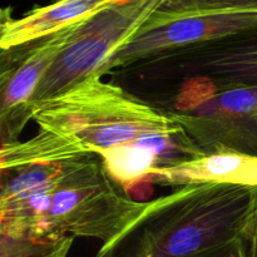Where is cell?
I'll return each instance as SVG.
<instances>
[{
	"label": "cell",
	"mask_w": 257,
	"mask_h": 257,
	"mask_svg": "<svg viewBox=\"0 0 257 257\" xmlns=\"http://www.w3.org/2000/svg\"><path fill=\"white\" fill-rule=\"evenodd\" d=\"M246 252H247V257H257V221L246 243Z\"/></svg>",
	"instance_id": "obj_14"
},
{
	"label": "cell",
	"mask_w": 257,
	"mask_h": 257,
	"mask_svg": "<svg viewBox=\"0 0 257 257\" xmlns=\"http://www.w3.org/2000/svg\"><path fill=\"white\" fill-rule=\"evenodd\" d=\"M118 192L95 153L62 165L47 218L45 237H85L108 242L145 208Z\"/></svg>",
	"instance_id": "obj_4"
},
{
	"label": "cell",
	"mask_w": 257,
	"mask_h": 257,
	"mask_svg": "<svg viewBox=\"0 0 257 257\" xmlns=\"http://www.w3.org/2000/svg\"><path fill=\"white\" fill-rule=\"evenodd\" d=\"M150 182L171 187L200 183L257 187V157L235 151H215L196 160L156 168Z\"/></svg>",
	"instance_id": "obj_8"
},
{
	"label": "cell",
	"mask_w": 257,
	"mask_h": 257,
	"mask_svg": "<svg viewBox=\"0 0 257 257\" xmlns=\"http://www.w3.org/2000/svg\"><path fill=\"white\" fill-rule=\"evenodd\" d=\"M93 153L75 137L39 128L29 141L2 143L0 168L3 175L38 165H55L78 160Z\"/></svg>",
	"instance_id": "obj_11"
},
{
	"label": "cell",
	"mask_w": 257,
	"mask_h": 257,
	"mask_svg": "<svg viewBox=\"0 0 257 257\" xmlns=\"http://www.w3.org/2000/svg\"><path fill=\"white\" fill-rule=\"evenodd\" d=\"M247 240L238 243V245L231 246V247L222 248V250L210 251V252L200 253V255L191 257H247V252H246V243H247Z\"/></svg>",
	"instance_id": "obj_13"
},
{
	"label": "cell",
	"mask_w": 257,
	"mask_h": 257,
	"mask_svg": "<svg viewBox=\"0 0 257 257\" xmlns=\"http://www.w3.org/2000/svg\"><path fill=\"white\" fill-rule=\"evenodd\" d=\"M162 0H113L80 24L47 72L30 109L99 73L118 49L127 44Z\"/></svg>",
	"instance_id": "obj_5"
},
{
	"label": "cell",
	"mask_w": 257,
	"mask_h": 257,
	"mask_svg": "<svg viewBox=\"0 0 257 257\" xmlns=\"http://www.w3.org/2000/svg\"><path fill=\"white\" fill-rule=\"evenodd\" d=\"M173 150L172 136L160 135L99 151L95 155L102 160L109 180L122 187L124 193H130L141 182L150 181L156 168L167 165Z\"/></svg>",
	"instance_id": "obj_10"
},
{
	"label": "cell",
	"mask_w": 257,
	"mask_h": 257,
	"mask_svg": "<svg viewBox=\"0 0 257 257\" xmlns=\"http://www.w3.org/2000/svg\"><path fill=\"white\" fill-rule=\"evenodd\" d=\"M74 238L8 237L0 235V257H68Z\"/></svg>",
	"instance_id": "obj_12"
},
{
	"label": "cell",
	"mask_w": 257,
	"mask_h": 257,
	"mask_svg": "<svg viewBox=\"0 0 257 257\" xmlns=\"http://www.w3.org/2000/svg\"><path fill=\"white\" fill-rule=\"evenodd\" d=\"M83 22L43 40L2 50V143L18 141L28 120L32 119L30 99L40 80Z\"/></svg>",
	"instance_id": "obj_7"
},
{
	"label": "cell",
	"mask_w": 257,
	"mask_h": 257,
	"mask_svg": "<svg viewBox=\"0 0 257 257\" xmlns=\"http://www.w3.org/2000/svg\"><path fill=\"white\" fill-rule=\"evenodd\" d=\"M113 0H64L48 7L30 10L22 18H7L2 14L0 48L14 49L43 40L65 28L87 20L107 8Z\"/></svg>",
	"instance_id": "obj_9"
},
{
	"label": "cell",
	"mask_w": 257,
	"mask_h": 257,
	"mask_svg": "<svg viewBox=\"0 0 257 257\" xmlns=\"http://www.w3.org/2000/svg\"><path fill=\"white\" fill-rule=\"evenodd\" d=\"M257 29V0H162L100 75L128 69L161 53Z\"/></svg>",
	"instance_id": "obj_3"
},
{
	"label": "cell",
	"mask_w": 257,
	"mask_h": 257,
	"mask_svg": "<svg viewBox=\"0 0 257 257\" xmlns=\"http://www.w3.org/2000/svg\"><path fill=\"white\" fill-rule=\"evenodd\" d=\"M39 128L72 136L93 153L148 136L186 132L173 113L143 102L97 73L33 109Z\"/></svg>",
	"instance_id": "obj_2"
},
{
	"label": "cell",
	"mask_w": 257,
	"mask_h": 257,
	"mask_svg": "<svg viewBox=\"0 0 257 257\" xmlns=\"http://www.w3.org/2000/svg\"><path fill=\"white\" fill-rule=\"evenodd\" d=\"M150 62L156 74H181L213 90L257 87V29L161 53Z\"/></svg>",
	"instance_id": "obj_6"
},
{
	"label": "cell",
	"mask_w": 257,
	"mask_h": 257,
	"mask_svg": "<svg viewBox=\"0 0 257 257\" xmlns=\"http://www.w3.org/2000/svg\"><path fill=\"white\" fill-rule=\"evenodd\" d=\"M257 221V187L200 183L146 202L93 257H191L238 245Z\"/></svg>",
	"instance_id": "obj_1"
}]
</instances>
